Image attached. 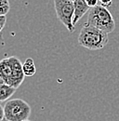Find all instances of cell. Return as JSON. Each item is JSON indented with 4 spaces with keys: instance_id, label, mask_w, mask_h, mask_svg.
I'll return each instance as SVG.
<instances>
[{
    "instance_id": "obj_1",
    "label": "cell",
    "mask_w": 119,
    "mask_h": 121,
    "mask_svg": "<svg viewBox=\"0 0 119 121\" xmlns=\"http://www.w3.org/2000/svg\"><path fill=\"white\" fill-rule=\"evenodd\" d=\"M0 77L8 86L17 90L25 77L21 60L15 56L0 60Z\"/></svg>"
},
{
    "instance_id": "obj_2",
    "label": "cell",
    "mask_w": 119,
    "mask_h": 121,
    "mask_svg": "<svg viewBox=\"0 0 119 121\" xmlns=\"http://www.w3.org/2000/svg\"><path fill=\"white\" fill-rule=\"evenodd\" d=\"M109 40L108 34L94 26L86 23L80 31L78 36L79 45L90 49L98 50L107 45Z\"/></svg>"
},
{
    "instance_id": "obj_3",
    "label": "cell",
    "mask_w": 119,
    "mask_h": 121,
    "mask_svg": "<svg viewBox=\"0 0 119 121\" xmlns=\"http://www.w3.org/2000/svg\"><path fill=\"white\" fill-rule=\"evenodd\" d=\"M87 23L107 34L112 33L115 29V22L113 15L108 9L100 5L89 9Z\"/></svg>"
},
{
    "instance_id": "obj_4",
    "label": "cell",
    "mask_w": 119,
    "mask_h": 121,
    "mask_svg": "<svg viewBox=\"0 0 119 121\" xmlns=\"http://www.w3.org/2000/svg\"><path fill=\"white\" fill-rule=\"evenodd\" d=\"M31 106L21 99L8 100L4 105L5 119L8 121L28 120L31 115Z\"/></svg>"
},
{
    "instance_id": "obj_5",
    "label": "cell",
    "mask_w": 119,
    "mask_h": 121,
    "mask_svg": "<svg viewBox=\"0 0 119 121\" xmlns=\"http://www.w3.org/2000/svg\"><path fill=\"white\" fill-rule=\"evenodd\" d=\"M54 7L57 17L60 22L67 28L69 32L73 33L74 26L73 24V19L74 13V1L72 0H55Z\"/></svg>"
},
{
    "instance_id": "obj_6",
    "label": "cell",
    "mask_w": 119,
    "mask_h": 121,
    "mask_svg": "<svg viewBox=\"0 0 119 121\" xmlns=\"http://www.w3.org/2000/svg\"><path fill=\"white\" fill-rule=\"evenodd\" d=\"M74 19H73V24L74 26L79 22V20L85 15L88 11H89L90 8L88 6L86 0H74Z\"/></svg>"
},
{
    "instance_id": "obj_7",
    "label": "cell",
    "mask_w": 119,
    "mask_h": 121,
    "mask_svg": "<svg viewBox=\"0 0 119 121\" xmlns=\"http://www.w3.org/2000/svg\"><path fill=\"white\" fill-rule=\"evenodd\" d=\"M16 91V89L8 86L0 77V103L7 101Z\"/></svg>"
},
{
    "instance_id": "obj_8",
    "label": "cell",
    "mask_w": 119,
    "mask_h": 121,
    "mask_svg": "<svg viewBox=\"0 0 119 121\" xmlns=\"http://www.w3.org/2000/svg\"><path fill=\"white\" fill-rule=\"evenodd\" d=\"M22 71L25 76H34L36 72V68H35L34 60L32 58H27L25 61L22 63Z\"/></svg>"
},
{
    "instance_id": "obj_9",
    "label": "cell",
    "mask_w": 119,
    "mask_h": 121,
    "mask_svg": "<svg viewBox=\"0 0 119 121\" xmlns=\"http://www.w3.org/2000/svg\"><path fill=\"white\" fill-rule=\"evenodd\" d=\"M10 9L9 2L8 0H0V16H6Z\"/></svg>"
},
{
    "instance_id": "obj_10",
    "label": "cell",
    "mask_w": 119,
    "mask_h": 121,
    "mask_svg": "<svg viewBox=\"0 0 119 121\" xmlns=\"http://www.w3.org/2000/svg\"><path fill=\"white\" fill-rule=\"evenodd\" d=\"M86 2H87L88 6L90 9L95 8V7H97L99 5V1L98 0H86Z\"/></svg>"
},
{
    "instance_id": "obj_11",
    "label": "cell",
    "mask_w": 119,
    "mask_h": 121,
    "mask_svg": "<svg viewBox=\"0 0 119 121\" xmlns=\"http://www.w3.org/2000/svg\"><path fill=\"white\" fill-rule=\"evenodd\" d=\"M6 22H7V17L6 16H0V33L4 29Z\"/></svg>"
},
{
    "instance_id": "obj_12",
    "label": "cell",
    "mask_w": 119,
    "mask_h": 121,
    "mask_svg": "<svg viewBox=\"0 0 119 121\" xmlns=\"http://www.w3.org/2000/svg\"><path fill=\"white\" fill-rule=\"evenodd\" d=\"M99 5L107 9L108 7H110V6L113 5V2L112 1H99Z\"/></svg>"
},
{
    "instance_id": "obj_13",
    "label": "cell",
    "mask_w": 119,
    "mask_h": 121,
    "mask_svg": "<svg viewBox=\"0 0 119 121\" xmlns=\"http://www.w3.org/2000/svg\"><path fill=\"white\" fill-rule=\"evenodd\" d=\"M5 119V113H4V106L0 104V121H3Z\"/></svg>"
},
{
    "instance_id": "obj_14",
    "label": "cell",
    "mask_w": 119,
    "mask_h": 121,
    "mask_svg": "<svg viewBox=\"0 0 119 121\" xmlns=\"http://www.w3.org/2000/svg\"><path fill=\"white\" fill-rule=\"evenodd\" d=\"M3 121H8V120H7V119H4V120H3Z\"/></svg>"
},
{
    "instance_id": "obj_15",
    "label": "cell",
    "mask_w": 119,
    "mask_h": 121,
    "mask_svg": "<svg viewBox=\"0 0 119 121\" xmlns=\"http://www.w3.org/2000/svg\"><path fill=\"white\" fill-rule=\"evenodd\" d=\"M25 121H31V120H29V119H28V120H25Z\"/></svg>"
},
{
    "instance_id": "obj_16",
    "label": "cell",
    "mask_w": 119,
    "mask_h": 121,
    "mask_svg": "<svg viewBox=\"0 0 119 121\" xmlns=\"http://www.w3.org/2000/svg\"><path fill=\"white\" fill-rule=\"evenodd\" d=\"M0 39H1V38H0Z\"/></svg>"
}]
</instances>
